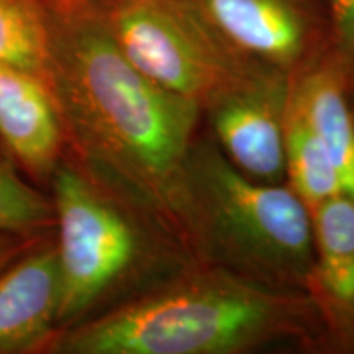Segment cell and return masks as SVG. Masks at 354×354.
<instances>
[{
	"instance_id": "cell-15",
	"label": "cell",
	"mask_w": 354,
	"mask_h": 354,
	"mask_svg": "<svg viewBox=\"0 0 354 354\" xmlns=\"http://www.w3.org/2000/svg\"><path fill=\"white\" fill-rule=\"evenodd\" d=\"M336 46L354 63V0H326Z\"/></svg>"
},
{
	"instance_id": "cell-6",
	"label": "cell",
	"mask_w": 354,
	"mask_h": 354,
	"mask_svg": "<svg viewBox=\"0 0 354 354\" xmlns=\"http://www.w3.org/2000/svg\"><path fill=\"white\" fill-rule=\"evenodd\" d=\"M243 55L292 76L335 44L322 0H192Z\"/></svg>"
},
{
	"instance_id": "cell-8",
	"label": "cell",
	"mask_w": 354,
	"mask_h": 354,
	"mask_svg": "<svg viewBox=\"0 0 354 354\" xmlns=\"http://www.w3.org/2000/svg\"><path fill=\"white\" fill-rule=\"evenodd\" d=\"M310 214L313 268L307 294L320 313L328 353L354 354V198L339 194Z\"/></svg>"
},
{
	"instance_id": "cell-14",
	"label": "cell",
	"mask_w": 354,
	"mask_h": 354,
	"mask_svg": "<svg viewBox=\"0 0 354 354\" xmlns=\"http://www.w3.org/2000/svg\"><path fill=\"white\" fill-rule=\"evenodd\" d=\"M51 205L26 185L10 161L0 158V232L37 230L51 221Z\"/></svg>"
},
{
	"instance_id": "cell-1",
	"label": "cell",
	"mask_w": 354,
	"mask_h": 354,
	"mask_svg": "<svg viewBox=\"0 0 354 354\" xmlns=\"http://www.w3.org/2000/svg\"><path fill=\"white\" fill-rule=\"evenodd\" d=\"M51 76L100 183L180 232V184L202 109L136 69L102 19L53 17Z\"/></svg>"
},
{
	"instance_id": "cell-2",
	"label": "cell",
	"mask_w": 354,
	"mask_h": 354,
	"mask_svg": "<svg viewBox=\"0 0 354 354\" xmlns=\"http://www.w3.org/2000/svg\"><path fill=\"white\" fill-rule=\"evenodd\" d=\"M61 348L76 354L328 353L307 292L259 284L201 261L77 325Z\"/></svg>"
},
{
	"instance_id": "cell-11",
	"label": "cell",
	"mask_w": 354,
	"mask_h": 354,
	"mask_svg": "<svg viewBox=\"0 0 354 354\" xmlns=\"http://www.w3.org/2000/svg\"><path fill=\"white\" fill-rule=\"evenodd\" d=\"M0 138L35 171H50L61 146V118L39 74L0 63Z\"/></svg>"
},
{
	"instance_id": "cell-9",
	"label": "cell",
	"mask_w": 354,
	"mask_h": 354,
	"mask_svg": "<svg viewBox=\"0 0 354 354\" xmlns=\"http://www.w3.org/2000/svg\"><path fill=\"white\" fill-rule=\"evenodd\" d=\"M354 63L331 44L290 76L289 105L302 115L354 198Z\"/></svg>"
},
{
	"instance_id": "cell-10",
	"label": "cell",
	"mask_w": 354,
	"mask_h": 354,
	"mask_svg": "<svg viewBox=\"0 0 354 354\" xmlns=\"http://www.w3.org/2000/svg\"><path fill=\"white\" fill-rule=\"evenodd\" d=\"M61 274L55 248L38 251L0 277V351L44 339L57 322Z\"/></svg>"
},
{
	"instance_id": "cell-5",
	"label": "cell",
	"mask_w": 354,
	"mask_h": 354,
	"mask_svg": "<svg viewBox=\"0 0 354 354\" xmlns=\"http://www.w3.org/2000/svg\"><path fill=\"white\" fill-rule=\"evenodd\" d=\"M102 20L136 69L202 112L271 69L230 44L192 0H127Z\"/></svg>"
},
{
	"instance_id": "cell-18",
	"label": "cell",
	"mask_w": 354,
	"mask_h": 354,
	"mask_svg": "<svg viewBox=\"0 0 354 354\" xmlns=\"http://www.w3.org/2000/svg\"><path fill=\"white\" fill-rule=\"evenodd\" d=\"M353 105H354V77H353Z\"/></svg>"
},
{
	"instance_id": "cell-12",
	"label": "cell",
	"mask_w": 354,
	"mask_h": 354,
	"mask_svg": "<svg viewBox=\"0 0 354 354\" xmlns=\"http://www.w3.org/2000/svg\"><path fill=\"white\" fill-rule=\"evenodd\" d=\"M286 183L310 210L343 192L338 172L315 133L287 104Z\"/></svg>"
},
{
	"instance_id": "cell-3",
	"label": "cell",
	"mask_w": 354,
	"mask_h": 354,
	"mask_svg": "<svg viewBox=\"0 0 354 354\" xmlns=\"http://www.w3.org/2000/svg\"><path fill=\"white\" fill-rule=\"evenodd\" d=\"M179 228L201 263L307 292L313 268L310 209L287 183L250 179L212 138L194 141L179 198Z\"/></svg>"
},
{
	"instance_id": "cell-7",
	"label": "cell",
	"mask_w": 354,
	"mask_h": 354,
	"mask_svg": "<svg viewBox=\"0 0 354 354\" xmlns=\"http://www.w3.org/2000/svg\"><path fill=\"white\" fill-rule=\"evenodd\" d=\"M289 86L287 74L269 69L218 97L202 112L225 158L258 183H286Z\"/></svg>"
},
{
	"instance_id": "cell-16",
	"label": "cell",
	"mask_w": 354,
	"mask_h": 354,
	"mask_svg": "<svg viewBox=\"0 0 354 354\" xmlns=\"http://www.w3.org/2000/svg\"><path fill=\"white\" fill-rule=\"evenodd\" d=\"M53 7V17L74 19V17H91L105 19L110 12L118 8L127 0H48Z\"/></svg>"
},
{
	"instance_id": "cell-4",
	"label": "cell",
	"mask_w": 354,
	"mask_h": 354,
	"mask_svg": "<svg viewBox=\"0 0 354 354\" xmlns=\"http://www.w3.org/2000/svg\"><path fill=\"white\" fill-rule=\"evenodd\" d=\"M73 167L55 174L61 304L57 322L87 315L123 286L140 295L198 263L171 221Z\"/></svg>"
},
{
	"instance_id": "cell-13",
	"label": "cell",
	"mask_w": 354,
	"mask_h": 354,
	"mask_svg": "<svg viewBox=\"0 0 354 354\" xmlns=\"http://www.w3.org/2000/svg\"><path fill=\"white\" fill-rule=\"evenodd\" d=\"M0 63L51 74L53 19L38 0H0Z\"/></svg>"
},
{
	"instance_id": "cell-17",
	"label": "cell",
	"mask_w": 354,
	"mask_h": 354,
	"mask_svg": "<svg viewBox=\"0 0 354 354\" xmlns=\"http://www.w3.org/2000/svg\"><path fill=\"white\" fill-rule=\"evenodd\" d=\"M3 258H6V248H3V245H0V261H2Z\"/></svg>"
}]
</instances>
